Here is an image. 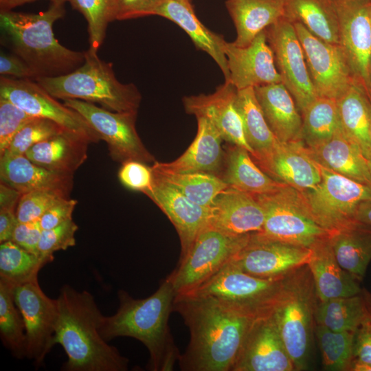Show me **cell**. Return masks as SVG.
Here are the masks:
<instances>
[{
    "label": "cell",
    "instance_id": "obj_1",
    "mask_svg": "<svg viewBox=\"0 0 371 371\" xmlns=\"http://www.w3.org/2000/svg\"><path fill=\"white\" fill-rule=\"evenodd\" d=\"M173 311L190 333L178 360L183 371H232L249 330L262 317L214 297L188 294L175 295Z\"/></svg>",
    "mask_w": 371,
    "mask_h": 371
},
{
    "label": "cell",
    "instance_id": "obj_27",
    "mask_svg": "<svg viewBox=\"0 0 371 371\" xmlns=\"http://www.w3.org/2000/svg\"><path fill=\"white\" fill-rule=\"evenodd\" d=\"M254 91L265 120L278 142L302 140V115L284 84L256 87Z\"/></svg>",
    "mask_w": 371,
    "mask_h": 371
},
{
    "label": "cell",
    "instance_id": "obj_44",
    "mask_svg": "<svg viewBox=\"0 0 371 371\" xmlns=\"http://www.w3.org/2000/svg\"><path fill=\"white\" fill-rule=\"evenodd\" d=\"M63 131L65 130L51 120L34 117L16 134L4 153L25 155L34 145Z\"/></svg>",
    "mask_w": 371,
    "mask_h": 371
},
{
    "label": "cell",
    "instance_id": "obj_39",
    "mask_svg": "<svg viewBox=\"0 0 371 371\" xmlns=\"http://www.w3.org/2000/svg\"><path fill=\"white\" fill-rule=\"evenodd\" d=\"M366 318L361 293L350 297L319 301L315 313L316 325L335 331H356Z\"/></svg>",
    "mask_w": 371,
    "mask_h": 371
},
{
    "label": "cell",
    "instance_id": "obj_60",
    "mask_svg": "<svg viewBox=\"0 0 371 371\" xmlns=\"http://www.w3.org/2000/svg\"><path fill=\"white\" fill-rule=\"evenodd\" d=\"M368 78H369V84H370V102L371 103V56H370V64H369Z\"/></svg>",
    "mask_w": 371,
    "mask_h": 371
},
{
    "label": "cell",
    "instance_id": "obj_13",
    "mask_svg": "<svg viewBox=\"0 0 371 371\" xmlns=\"http://www.w3.org/2000/svg\"><path fill=\"white\" fill-rule=\"evenodd\" d=\"M292 23L317 97L337 100L355 83L341 47L316 37L299 22Z\"/></svg>",
    "mask_w": 371,
    "mask_h": 371
},
{
    "label": "cell",
    "instance_id": "obj_28",
    "mask_svg": "<svg viewBox=\"0 0 371 371\" xmlns=\"http://www.w3.org/2000/svg\"><path fill=\"white\" fill-rule=\"evenodd\" d=\"M154 15L164 17L183 29L195 46L209 54L216 62L224 75L225 81L228 80L229 69L225 54L226 41L199 21L190 0H163Z\"/></svg>",
    "mask_w": 371,
    "mask_h": 371
},
{
    "label": "cell",
    "instance_id": "obj_34",
    "mask_svg": "<svg viewBox=\"0 0 371 371\" xmlns=\"http://www.w3.org/2000/svg\"><path fill=\"white\" fill-rule=\"evenodd\" d=\"M284 18L302 23L322 41L339 44V23L335 0H284Z\"/></svg>",
    "mask_w": 371,
    "mask_h": 371
},
{
    "label": "cell",
    "instance_id": "obj_61",
    "mask_svg": "<svg viewBox=\"0 0 371 371\" xmlns=\"http://www.w3.org/2000/svg\"><path fill=\"white\" fill-rule=\"evenodd\" d=\"M368 168L371 175V159L368 160Z\"/></svg>",
    "mask_w": 371,
    "mask_h": 371
},
{
    "label": "cell",
    "instance_id": "obj_46",
    "mask_svg": "<svg viewBox=\"0 0 371 371\" xmlns=\"http://www.w3.org/2000/svg\"><path fill=\"white\" fill-rule=\"evenodd\" d=\"M63 199L61 194L49 191H31L22 194L16 210L19 222L39 221L43 214Z\"/></svg>",
    "mask_w": 371,
    "mask_h": 371
},
{
    "label": "cell",
    "instance_id": "obj_36",
    "mask_svg": "<svg viewBox=\"0 0 371 371\" xmlns=\"http://www.w3.org/2000/svg\"><path fill=\"white\" fill-rule=\"evenodd\" d=\"M337 101L344 133L367 160L371 159V103L366 93L355 83Z\"/></svg>",
    "mask_w": 371,
    "mask_h": 371
},
{
    "label": "cell",
    "instance_id": "obj_54",
    "mask_svg": "<svg viewBox=\"0 0 371 371\" xmlns=\"http://www.w3.org/2000/svg\"><path fill=\"white\" fill-rule=\"evenodd\" d=\"M16 212L0 210V243L11 240L18 223Z\"/></svg>",
    "mask_w": 371,
    "mask_h": 371
},
{
    "label": "cell",
    "instance_id": "obj_49",
    "mask_svg": "<svg viewBox=\"0 0 371 371\" xmlns=\"http://www.w3.org/2000/svg\"><path fill=\"white\" fill-rule=\"evenodd\" d=\"M163 0H117L116 20L154 15Z\"/></svg>",
    "mask_w": 371,
    "mask_h": 371
},
{
    "label": "cell",
    "instance_id": "obj_62",
    "mask_svg": "<svg viewBox=\"0 0 371 371\" xmlns=\"http://www.w3.org/2000/svg\"><path fill=\"white\" fill-rule=\"evenodd\" d=\"M370 136L371 139V108H370Z\"/></svg>",
    "mask_w": 371,
    "mask_h": 371
},
{
    "label": "cell",
    "instance_id": "obj_22",
    "mask_svg": "<svg viewBox=\"0 0 371 371\" xmlns=\"http://www.w3.org/2000/svg\"><path fill=\"white\" fill-rule=\"evenodd\" d=\"M256 164L274 180L300 192L312 189L322 181L321 166L302 140L279 142L270 155Z\"/></svg>",
    "mask_w": 371,
    "mask_h": 371
},
{
    "label": "cell",
    "instance_id": "obj_3",
    "mask_svg": "<svg viewBox=\"0 0 371 371\" xmlns=\"http://www.w3.org/2000/svg\"><path fill=\"white\" fill-rule=\"evenodd\" d=\"M175 295L167 278L153 294L144 299H135L126 291L119 290L117 311L111 316H104L101 335L107 342L117 337L135 338L149 352L148 370H172L181 355L168 325Z\"/></svg>",
    "mask_w": 371,
    "mask_h": 371
},
{
    "label": "cell",
    "instance_id": "obj_14",
    "mask_svg": "<svg viewBox=\"0 0 371 371\" xmlns=\"http://www.w3.org/2000/svg\"><path fill=\"white\" fill-rule=\"evenodd\" d=\"M282 82L302 113L317 98L307 69L302 47L291 22L284 17L265 29Z\"/></svg>",
    "mask_w": 371,
    "mask_h": 371
},
{
    "label": "cell",
    "instance_id": "obj_47",
    "mask_svg": "<svg viewBox=\"0 0 371 371\" xmlns=\"http://www.w3.org/2000/svg\"><path fill=\"white\" fill-rule=\"evenodd\" d=\"M34 117L10 101L0 98V156L16 134Z\"/></svg>",
    "mask_w": 371,
    "mask_h": 371
},
{
    "label": "cell",
    "instance_id": "obj_11",
    "mask_svg": "<svg viewBox=\"0 0 371 371\" xmlns=\"http://www.w3.org/2000/svg\"><path fill=\"white\" fill-rule=\"evenodd\" d=\"M64 104L80 114L100 139L108 146L111 158L120 163L135 160L154 163V156L147 150L135 126L137 112H115L95 104L76 99Z\"/></svg>",
    "mask_w": 371,
    "mask_h": 371
},
{
    "label": "cell",
    "instance_id": "obj_63",
    "mask_svg": "<svg viewBox=\"0 0 371 371\" xmlns=\"http://www.w3.org/2000/svg\"><path fill=\"white\" fill-rule=\"evenodd\" d=\"M344 1H370V2H371V0H344Z\"/></svg>",
    "mask_w": 371,
    "mask_h": 371
},
{
    "label": "cell",
    "instance_id": "obj_57",
    "mask_svg": "<svg viewBox=\"0 0 371 371\" xmlns=\"http://www.w3.org/2000/svg\"><path fill=\"white\" fill-rule=\"evenodd\" d=\"M36 0H0L1 12L10 11L12 8L23 3L32 2ZM52 3L64 4L69 0H49Z\"/></svg>",
    "mask_w": 371,
    "mask_h": 371
},
{
    "label": "cell",
    "instance_id": "obj_50",
    "mask_svg": "<svg viewBox=\"0 0 371 371\" xmlns=\"http://www.w3.org/2000/svg\"><path fill=\"white\" fill-rule=\"evenodd\" d=\"M77 201L72 199H63L49 208L40 218L39 223L42 229H49L64 222L72 219V214Z\"/></svg>",
    "mask_w": 371,
    "mask_h": 371
},
{
    "label": "cell",
    "instance_id": "obj_10",
    "mask_svg": "<svg viewBox=\"0 0 371 371\" xmlns=\"http://www.w3.org/2000/svg\"><path fill=\"white\" fill-rule=\"evenodd\" d=\"M284 278L256 277L243 271L231 261L205 282L186 294L214 297L263 316L271 313Z\"/></svg>",
    "mask_w": 371,
    "mask_h": 371
},
{
    "label": "cell",
    "instance_id": "obj_8",
    "mask_svg": "<svg viewBox=\"0 0 371 371\" xmlns=\"http://www.w3.org/2000/svg\"><path fill=\"white\" fill-rule=\"evenodd\" d=\"M250 235H228L207 223L186 256L166 278L176 295L190 293L214 276L232 260Z\"/></svg>",
    "mask_w": 371,
    "mask_h": 371
},
{
    "label": "cell",
    "instance_id": "obj_29",
    "mask_svg": "<svg viewBox=\"0 0 371 371\" xmlns=\"http://www.w3.org/2000/svg\"><path fill=\"white\" fill-rule=\"evenodd\" d=\"M89 144L86 139L63 131L34 145L25 155L51 171L74 175L87 158Z\"/></svg>",
    "mask_w": 371,
    "mask_h": 371
},
{
    "label": "cell",
    "instance_id": "obj_42",
    "mask_svg": "<svg viewBox=\"0 0 371 371\" xmlns=\"http://www.w3.org/2000/svg\"><path fill=\"white\" fill-rule=\"evenodd\" d=\"M355 333V331H335L315 326V334L324 370H348L352 359Z\"/></svg>",
    "mask_w": 371,
    "mask_h": 371
},
{
    "label": "cell",
    "instance_id": "obj_23",
    "mask_svg": "<svg viewBox=\"0 0 371 371\" xmlns=\"http://www.w3.org/2000/svg\"><path fill=\"white\" fill-rule=\"evenodd\" d=\"M265 212L254 194L228 187L214 199L208 224L232 236L260 232Z\"/></svg>",
    "mask_w": 371,
    "mask_h": 371
},
{
    "label": "cell",
    "instance_id": "obj_31",
    "mask_svg": "<svg viewBox=\"0 0 371 371\" xmlns=\"http://www.w3.org/2000/svg\"><path fill=\"white\" fill-rule=\"evenodd\" d=\"M236 30L233 43L246 47L262 31L284 17V0H227Z\"/></svg>",
    "mask_w": 371,
    "mask_h": 371
},
{
    "label": "cell",
    "instance_id": "obj_59",
    "mask_svg": "<svg viewBox=\"0 0 371 371\" xmlns=\"http://www.w3.org/2000/svg\"><path fill=\"white\" fill-rule=\"evenodd\" d=\"M348 370L351 371H371V364L352 359Z\"/></svg>",
    "mask_w": 371,
    "mask_h": 371
},
{
    "label": "cell",
    "instance_id": "obj_26",
    "mask_svg": "<svg viewBox=\"0 0 371 371\" xmlns=\"http://www.w3.org/2000/svg\"><path fill=\"white\" fill-rule=\"evenodd\" d=\"M311 249L312 254L307 266L319 302L353 296L361 292L360 282L345 271L337 260L329 237Z\"/></svg>",
    "mask_w": 371,
    "mask_h": 371
},
{
    "label": "cell",
    "instance_id": "obj_52",
    "mask_svg": "<svg viewBox=\"0 0 371 371\" xmlns=\"http://www.w3.org/2000/svg\"><path fill=\"white\" fill-rule=\"evenodd\" d=\"M0 74L1 76H10L19 79H36L34 71L22 58L14 54L3 52H1L0 55Z\"/></svg>",
    "mask_w": 371,
    "mask_h": 371
},
{
    "label": "cell",
    "instance_id": "obj_56",
    "mask_svg": "<svg viewBox=\"0 0 371 371\" xmlns=\"http://www.w3.org/2000/svg\"><path fill=\"white\" fill-rule=\"evenodd\" d=\"M356 219L371 225V201L360 203L357 210Z\"/></svg>",
    "mask_w": 371,
    "mask_h": 371
},
{
    "label": "cell",
    "instance_id": "obj_19",
    "mask_svg": "<svg viewBox=\"0 0 371 371\" xmlns=\"http://www.w3.org/2000/svg\"><path fill=\"white\" fill-rule=\"evenodd\" d=\"M236 91L230 82L225 81L212 93L185 96L183 104L187 113L208 119L223 140L245 148L252 156L254 152L246 140L243 121L235 104Z\"/></svg>",
    "mask_w": 371,
    "mask_h": 371
},
{
    "label": "cell",
    "instance_id": "obj_51",
    "mask_svg": "<svg viewBox=\"0 0 371 371\" xmlns=\"http://www.w3.org/2000/svg\"><path fill=\"white\" fill-rule=\"evenodd\" d=\"M41 232L39 221L18 222L11 240L25 250L38 255V245Z\"/></svg>",
    "mask_w": 371,
    "mask_h": 371
},
{
    "label": "cell",
    "instance_id": "obj_45",
    "mask_svg": "<svg viewBox=\"0 0 371 371\" xmlns=\"http://www.w3.org/2000/svg\"><path fill=\"white\" fill-rule=\"evenodd\" d=\"M78 227L73 219L49 229H42L38 256L45 265L54 260V254L76 245L75 234Z\"/></svg>",
    "mask_w": 371,
    "mask_h": 371
},
{
    "label": "cell",
    "instance_id": "obj_32",
    "mask_svg": "<svg viewBox=\"0 0 371 371\" xmlns=\"http://www.w3.org/2000/svg\"><path fill=\"white\" fill-rule=\"evenodd\" d=\"M307 148L311 157L321 166L371 187L368 160L345 135L342 128L322 145Z\"/></svg>",
    "mask_w": 371,
    "mask_h": 371
},
{
    "label": "cell",
    "instance_id": "obj_5",
    "mask_svg": "<svg viewBox=\"0 0 371 371\" xmlns=\"http://www.w3.org/2000/svg\"><path fill=\"white\" fill-rule=\"evenodd\" d=\"M35 81L56 99H76L98 103L115 112H137L142 95L134 84H124L115 77L113 65L101 60L91 49L84 63L74 71Z\"/></svg>",
    "mask_w": 371,
    "mask_h": 371
},
{
    "label": "cell",
    "instance_id": "obj_2",
    "mask_svg": "<svg viewBox=\"0 0 371 371\" xmlns=\"http://www.w3.org/2000/svg\"><path fill=\"white\" fill-rule=\"evenodd\" d=\"M58 316L54 344L64 349L66 371H126L128 359L100 334L104 315L93 296L63 285L57 298Z\"/></svg>",
    "mask_w": 371,
    "mask_h": 371
},
{
    "label": "cell",
    "instance_id": "obj_12",
    "mask_svg": "<svg viewBox=\"0 0 371 371\" xmlns=\"http://www.w3.org/2000/svg\"><path fill=\"white\" fill-rule=\"evenodd\" d=\"M0 98L10 101L33 117L55 122L64 130L90 143L100 140L98 133L80 114L58 102L34 80L1 76Z\"/></svg>",
    "mask_w": 371,
    "mask_h": 371
},
{
    "label": "cell",
    "instance_id": "obj_37",
    "mask_svg": "<svg viewBox=\"0 0 371 371\" xmlns=\"http://www.w3.org/2000/svg\"><path fill=\"white\" fill-rule=\"evenodd\" d=\"M301 115V139L308 148L325 143L341 128L337 100L317 97Z\"/></svg>",
    "mask_w": 371,
    "mask_h": 371
},
{
    "label": "cell",
    "instance_id": "obj_16",
    "mask_svg": "<svg viewBox=\"0 0 371 371\" xmlns=\"http://www.w3.org/2000/svg\"><path fill=\"white\" fill-rule=\"evenodd\" d=\"M311 248L252 233L232 262L243 271L261 278H283L306 265Z\"/></svg>",
    "mask_w": 371,
    "mask_h": 371
},
{
    "label": "cell",
    "instance_id": "obj_41",
    "mask_svg": "<svg viewBox=\"0 0 371 371\" xmlns=\"http://www.w3.org/2000/svg\"><path fill=\"white\" fill-rule=\"evenodd\" d=\"M44 265L38 255L12 240L0 245V279L14 286L38 278V271Z\"/></svg>",
    "mask_w": 371,
    "mask_h": 371
},
{
    "label": "cell",
    "instance_id": "obj_38",
    "mask_svg": "<svg viewBox=\"0 0 371 371\" xmlns=\"http://www.w3.org/2000/svg\"><path fill=\"white\" fill-rule=\"evenodd\" d=\"M152 172L197 205L210 210L216 196L228 188L218 176L199 172H171L150 167Z\"/></svg>",
    "mask_w": 371,
    "mask_h": 371
},
{
    "label": "cell",
    "instance_id": "obj_9",
    "mask_svg": "<svg viewBox=\"0 0 371 371\" xmlns=\"http://www.w3.org/2000/svg\"><path fill=\"white\" fill-rule=\"evenodd\" d=\"M320 166L321 182L300 193L313 220L331 233L357 220L360 203L371 201V187Z\"/></svg>",
    "mask_w": 371,
    "mask_h": 371
},
{
    "label": "cell",
    "instance_id": "obj_53",
    "mask_svg": "<svg viewBox=\"0 0 371 371\" xmlns=\"http://www.w3.org/2000/svg\"><path fill=\"white\" fill-rule=\"evenodd\" d=\"M352 359L371 364V324L366 318L355 331Z\"/></svg>",
    "mask_w": 371,
    "mask_h": 371
},
{
    "label": "cell",
    "instance_id": "obj_6",
    "mask_svg": "<svg viewBox=\"0 0 371 371\" xmlns=\"http://www.w3.org/2000/svg\"><path fill=\"white\" fill-rule=\"evenodd\" d=\"M318 302L307 265L285 276L271 315L295 370L308 368Z\"/></svg>",
    "mask_w": 371,
    "mask_h": 371
},
{
    "label": "cell",
    "instance_id": "obj_33",
    "mask_svg": "<svg viewBox=\"0 0 371 371\" xmlns=\"http://www.w3.org/2000/svg\"><path fill=\"white\" fill-rule=\"evenodd\" d=\"M329 240L340 266L361 282L371 260V225L356 220L330 233Z\"/></svg>",
    "mask_w": 371,
    "mask_h": 371
},
{
    "label": "cell",
    "instance_id": "obj_58",
    "mask_svg": "<svg viewBox=\"0 0 371 371\" xmlns=\"http://www.w3.org/2000/svg\"><path fill=\"white\" fill-rule=\"evenodd\" d=\"M361 294L363 300L366 319L371 324V293L362 289Z\"/></svg>",
    "mask_w": 371,
    "mask_h": 371
},
{
    "label": "cell",
    "instance_id": "obj_18",
    "mask_svg": "<svg viewBox=\"0 0 371 371\" xmlns=\"http://www.w3.org/2000/svg\"><path fill=\"white\" fill-rule=\"evenodd\" d=\"M294 365L269 315L258 317L249 330L232 371H293Z\"/></svg>",
    "mask_w": 371,
    "mask_h": 371
},
{
    "label": "cell",
    "instance_id": "obj_4",
    "mask_svg": "<svg viewBox=\"0 0 371 371\" xmlns=\"http://www.w3.org/2000/svg\"><path fill=\"white\" fill-rule=\"evenodd\" d=\"M63 5L52 3L39 13H0L1 29L9 47L32 69L36 78L67 74L85 61V52L68 49L54 36L53 25L64 16Z\"/></svg>",
    "mask_w": 371,
    "mask_h": 371
},
{
    "label": "cell",
    "instance_id": "obj_17",
    "mask_svg": "<svg viewBox=\"0 0 371 371\" xmlns=\"http://www.w3.org/2000/svg\"><path fill=\"white\" fill-rule=\"evenodd\" d=\"M339 23V45L355 84L370 100L368 78L371 56V2L335 0Z\"/></svg>",
    "mask_w": 371,
    "mask_h": 371
},
{
    "label": "cell",
    "instance_id": "obj_43",
    "mask_svg": "<svg viewBox=\"0 0 371 371\" xmlns=\"http://www.w3.org/2000/svg\"><path fill=\"white\" fill-rule=\"evenodd\" d=\"M88 24L89 49L98 52L102 44L109 23L116 20L117 0H69Z\"/></svg>",
    "mask_w": 371,
    "mask_h": 371
},
{
    "label": "cell",
    "instance_id": "obj_40",
    "mask_svg": "<svg viewBox=\"0 0 371 371\" xmlns=\"http://www.w3.org/2000/svg\"><path fill=\"white\" fill-rule=\"evenodd\" d=\"M13 288V285L0 279V336L12 355L22 359L26 355L25 325L14 300Z\"/></svg>",
    "mask_w": 371,
    "mask_h": 371
},
{
    "label": "cell",
    "instance_id": "obj_21",
    "mask_svg": "<svg viewBox=\"0 0 371 371\" xmlns=\"http://www.w3.org/2000/svg\"><path fill=\"white\" fill-rule=\"evenodd\" d=\"M229 79L237 89L282 82L265 30L246 47L225 43Z\"/></svg>",
    "mask_w": 371,
    "mask_h": 371
},
{
    "label": "cell",
    "instance_id": "obj_24",
    "mask_svg": "<svg viewBox=\"0 0 371 371\" xmlns=\"http://www.w3.org/2000/svg\"><path fill=\"white\" fill-rule=\"evenodd\" d=\"M1 181L21 194L31 191H49L69 198L74 175L51 171L39 166L25 155L4 153L0 156Z\"/></svg>",
    "mask_w": 371,
    "mask_h": 371
},
{
    "label": "cell",
    "instance_id": "obj_48",
    "mask_svg": "<svg viewBox=\"0 0 371 371\" xmlns=\"http://www.w3.org/2000/svg\"><path fill=\"white\" fill-rule=\"evenodd\" d=\"M117 176L123 186L144 194L151 186V168L141 161L128 160L122 163Z\"/></svg>",
    "mask_w": 371,
    "mask_h": 371
},
{
    "label": "cell",
    "instance_id": "obj_25",
    "mask_svg": "<svg viewBox=\"0 0 371 371\" xmlns=\"http://www.w3.org/2000/svg\"><path fill=\"white\" fill-rule=\"evenodd\" d=\"M197 133L187 150L175 160L155 161L152 166L171 172H205L219 176L224 150L221 135L206 117H197Z\"/></svg>",
    "mask_w": 371,
    "mask_h": 371
},
{
    "label": "cell",
    "instance_id": "obj_55",
    "mask_svg": "<svg viewBox=\"0 0 371 371\" xmlns=\"http://www.w3.org/2000/svg\"><path fill=\"white\" fill-rule=\"evenodd\" d=\"M21 195L19 191L1 181L0 210L16 212Z\"/></svg>",
    "mask_w": 371,
    "mask_h": 371
},
{
    "label": "cell",
    "instance_id": "obj_35",
    "mask_svg": "<svg viewBox=\"0 0 371 371\" xmlns=\"http://www.w3.org/2000/svg\"><path fill=\"white\" fill-rule=\"evenodd\" d=\"M235 104L246 140L254 152L251 158L257 164L267 158L279 142L265 120L254 87L237 89Z\"/></svg>",
    "mask_w": 371,
    "mask_h": 371
},
{
    "label": "cell",
    "instance_id": "obj_30",
    "mask_svg": "<svg viewBox=\"0 0 371 371\" xmlns=\"http://www.w3.org/2000/svg\"><path fill=\"white\" fill-rule=\"evenodd\" d=\"M219 177L228 187L251 194L276 190L284 184L270 177L254 162L245 148L227 143Z\"/></svg>",
    "mask_w": 371,
    "mask_h": 371
},
{
    "label": "cell",
    "instance_id": "obj_15",
    "mask_svg": "<svg viewBox=\"0 0 371 371\" xmlns=\"http://www.w3.org/2000/svg\"><path fill=\"white\" fill-rule=\"evenodd\" d=\"M13 295L24 322L25 357L41 365L54 346L58 316L57 299H52L43 292L38 278L14 286Z\"/></svg>",
    "mask_w": 371,
    "mask_h": 371
},
{
    "label": "cell",
    "instance_id": "obj_20",
    "mask_svg": "<svg viewBox=\"0 0 371 371\" xmlns=\"http://www.w3.org/2000/svg\"><path fill=\"white\" fill-rule=\"evenodd\" d=\"M144 194L160 208L175 227L181 243V260L208 223L210 210L194 203L153 172L151 186Z\"/></svg>",
    "mask_w": 371,
    "mask_h": 371
},
{
    "label": "cell",
    "instance_id": "obj_7",
    "mask_svg": "<svg viewBox=\"0 0 371 371\" xmlns=\"http://www.w3.org/2000/svg\"><path fill=\"white\" fill-rule=\"evenodd\" d=\"M254 195L265 212L260 234L308 248L329 237L330 232L311 217L295 188L284 184L273 192Z\"/></svg>",
    "mask_w": 371,
    "mask_h": 371
}]
</instances>
